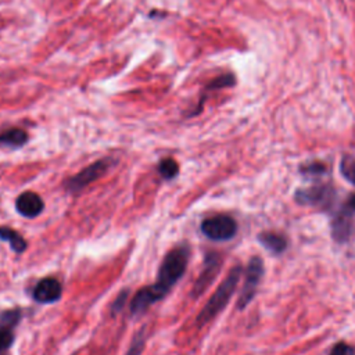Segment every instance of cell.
I'll return each mask as SVG.
<instances>
[{"instance_id": "14", "label": "cell", "mask_w": 355, "mask_h": 355, "mask_svg": "<svg viewBox=\"0 0 355 355\" xmlns=\"http://www.w3.org/2000/svg\"><path fill=\"white\" fill-rule=\"evenodd\" d=\"M0 239L3 241H7L10 244V247L18 254L24 252L26 248V241L24 240V237L18 232H15L10 227L0 226Z\"/></svg>"}, {"instance_id": "8", "label": "cell", "mask_w": 355, "mask_h": 355, "mask_svg": "<svg viewBox=\"0 0 355 355\" xmlns=\"http://www.w3.org/2000/svg\"><path fill=\"white\" fill-rule=\"evenodd\" d=\"M21 319V309H7L0 312V352L8 349L14 343V329Z\"/></svg>"}, {"instance_id": "13", "label": "cell", "mask_w": 355, "mask_h": 355, "mask_svg": "<svg viewBox=\"0 0 355 355\" xmlns=\"http://www.w3.org/2000/svg\"><path fill=\"white\" fill-rule=\"evenodd\" d=\"M28 141V133L19 128H10L0 133V144L18 148Z\"/></svg>"}, {"instance_id": "15", "label": "cell", "mask_w": 355, "mask_h": 355, "mask_svg": "<svg viewBox=\"0 0 355 355\" xmlns=\"http://www.w3.org/2000/svg\"><path fill=\"white\" fill-rule=\"evenodd\" d=\"M340 172L345 180L355 186V157L345 154L340 161Z\"/></svg>"}, {"instance_id": "7", "label": "cell", "mask_w": 355, "mask_h": 355, "mask_svg": "<svg viewBox=\"0 0 355 355\" xmlns=\"http://www.w3.org/2000/svg\"><path fill=\"white\" fill-rule=\"evenodd\" d=\"M220 266H222L220 255L216 252H208L204 259V268L194 283V287L191 291L193 297H200L209 287V284L218 276Z\"/></svg>"}, {"instance_id": "10", "label": "cell", "mask_w": 355, "mask_h": 355, "mask_svg": "<svg viewBox=\"0 0 355 355\" xmlns=\"http://www.w3.org/2000/svg\"><path fill=\"white\" fill-rule=\"evenodd\" d=\"M354 232V222H352V214L347 211L344 207L336 212L331 220V237L334 241L343 244L349 240Z\"/></svg>"}, {"instance_id": "5", "label": "cell", "mask_w": 355, "mask_h": 355, "mask_svg": "<svg viewBox=\"0 0 355 355\" xmlns=\"http://www.w3.org/2000/svg\"><path fill=\"white\" fill-rule=\"evenodd\" d=\"M263 261L259 257H252L245 268L244 272V284L240 293V297L237 300V308L239 309H244L250 301L254 298L255 291L259 286L261 279L263 277Z\"/></svg>"}, {"instance_id": "4", "label": "cell", "mask_w": 355, "mask_h": 355, "mask_svg": "<svg viewBox=\"0 0 355 355\" xmlns=\"http://www.w3.org/2000/svg\"><path fill=\"white\" fill-rule=\"evenodd\" d=\"M112 165H114L112 158H101V159L87 165L79 173H76L75 176H71L69 179L65 180V184H64L65 190L71 194L82 191L92 182H96L97 179H100Z\"/></svg>"}, {"instance_id": "12", "label": "cell", "mask_w": 355, "mask_h": 355, "mask_svg": "<svg viewBox=\"0 0 355 355\" xmlns=\"http://www.w3.org/2000/svg\"><path fill=\"white\" fill-rule=\"evenodd\" d=\"M258 241L272 254H282L287 248V240L283 234L276 232H261Z\"/></svg>"}, {"instance_id": "2", "label": "cell", "mask_w": 355, "mask_h": 355, "mask_svg": "<svg viewBox=\"0 0 355 355\" xmlns=\"http://www.w3.org/2000/svg\"><path fill=\"white\" fill-rule=\"evenodd\" d=\"M241 266L237 265L234 268H232V270L229 272V275L225 277V280L218 286V288L215 290V293L212 294V297L207 301L205 306L201 309V312L197 316V324L202 326L205 323H208L209 320H212L230 301L233 293L237 288L240 276H241Z\"/></svg>"}, {"instance_id": "1", "label": "cell", "mask_w": 355, "mask_h": 355, "mask_svg": "<svg viewBox=\"0 0 355 355\" xmlns=\"http://www.w3.org/2000/svg\"><path fill=\"white\" fill-rule=\"evenodd\" d=\"M189 258L190 250L187 245H179L166 254L159 266L155 283L153 286H147L155 302L164 298L168 291L178 283V280L184 275Z\"/></svg>"}, {"instance_id": "11", "label": "cell", "mask_w": 355, "mask_h": 355, "mask_svg": "<svg viewBox=\"0 0 355 355\" xmlns=\"http://www.w3.org/2000/svg\"><path fill=\"white\" fill-rule=\"evenodd\" d=\"M17 211L25 218H35L42 214L44 202L42 197L33 191H24L15 201Z\"/></svg>"}, {"instance_id": "19", "label": "cell", "mask_w": 355, "mask_h": 355, "mask_svg": "<svg viewBox=\"0 0 355 355\" xmlns=\"http://www.w3.org/2000/svg\"><path fill=\"white\" fill-rule=\"evenodd\" d=\"M329 355H355V349L352 345H349L344 341H340L333 345Z\"/></svg>"}, {"instance_id": "21", "label": "cell", "mask_w": 355, "mask_h": 355, "mask_svg": "<svg viewBox=\"0 0 355 355\" xmlns=\"http://www.w3.org/2000/svg\"><path fill=\"white\" fill-rule=\"evenodd\" d=\"M126 298H128V291L125 290V291H122V293L116 297V300L114 301V304H112V313L119 312V311L125 306V304H126Z\"/></svg>"}, {"instance_id": "3", "label": "cell", "mask_w": 355, "mask_h": 355, "mask_svg": "<svg viewBox=\"0 0 355 355\" xmlns=\"http://www.w3.org/2000/svg\"><path fill=\"white\" fill-rule=\"evenodd\" d=\"M336 190L329 183H318L305 189H298L294 193V200L300 205L318 207L323 211L331 209L336 202Z\"/></svg>"}, {"instance_id": "18", "label": "cell", "mask_w": 355, "mask_h": 355, "mask_svg": "<svg viewBox=\"0 0 355 355\" xmlns=\"http://www.w3.org/2000/svg\"><path fill=\"white\" fill-rule=\"evenodd\" d=\"M236 83L234 75L233 73H223L218 78H215L212 82L207 85L208 90H215V89H222V87H230Z\"/></svg>"}, {"instance_id": "6", "label": "cell", "mask_w": 355, "mask_h": 355, "mask_svg": "<svg viewBox=\"0 0 355 355\" xmlns=\"http://www.w3.org/2000/svg\"><path fill=\"white\" fill-rule=\"evenodd\" d=\"M201 232L214 241H226L237 233V222L229 215H215L201 222Z\"/></svg>"}, {"instance_id": "20", "label": "cell", "mask_w": 355, "mask_h": 355, "mask_svg": "<svg viewBox=\"0 0 355 355\" xmlns=\"http://www.w3.org/2000/svg\"><path fill=\"white\" fill-rule=\"evenodd\" d=\"M143 345H144V337H143V331H140L132 341L130 344V348L128 351V355H139L143 349Z\"/></svg>"}, {"instance_id": "16", "label": "cell", "mask_w": 355, "mask_h": 355, "mask_svg": "<svg viewBox=\"0 0 355 355\" xmlns=\"http://www.w3.org/2000/svg\"><path fill=\"white\" fill-rule=\"evenodd\" d=\"M158 172H159V175L164 179L171 180V179L178 176L179 165H178V162L173 158H164L158 164Z\"/></svg>"}, {"instance_id": "17", "label": "cell", "mask_w": 355, "mask_h": 355, "mask_svg": "<svg viewBox=\"0 0 355 355\" xmlns=\"http://www.w3.org/2000/svg\"><path fill=\"white\" fill-rule=\"evenodd\" d=\"M327 171H329L327 165L324 162H320V161L306 162V164H302L300 166V172L302 175H306V176H322V175H326Z\"/></svg>"}, {"instance_id": "9", "label": "cell", "mask_w": 355, "mask_h": 355, "mask_svg": "<svg viewBox=\"0 0 355 355\" xmlns=\"http://www.w3.org/2000/svg\"><path fill=\"white\" fill-rule=\"evenodd\" d=\"M62 286L54 277H44L39 280L32 291V297L40 304H53L61 298Z\"/></svg>"}, {"instance_id": "22", "label": "cell", "mask_w": 355, "mask_h": 355, "mask_svg": "<svg viewBox=\"0 0 355 355\" xmlns=\"http://www.w3.org/2000/svg\"><path fill=\"white\" fill-rule=\"evenodd\" d=\"M343 207H344L347 211H349L351 214L355 212V193L351 194V196L345 200V202H344Z\"/></svg>"}]
</instances>
